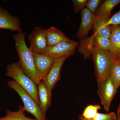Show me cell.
<instances>
[{"label": "cell", "instance_id": "obj_28", "mask_svg": "<svg viewBox=\"0 0 120 120\" xmlns=\"http://www.w3.org/2000/svg\"><path fill=\"white\" fill-rule=\"evenodd\" d=\"M117 57L118 61L120 63V54H118V55H117Z\"/></svg>", "mask_w": 120, "mask_h": 120}, {"label": "cell", "instance_id": "obj_27", "mask_svg": "<svg viewBox=\"0 0 120 120\" xmlns=\"http://www.w3.org/2000/svg\"><path fill=\"white\" fill-rule=\"evenodd\" d=\"M79 119L80 120H92V119H86V118H84V117H83L82 116H80L79 117Z\"/></svg>", "mask_w": 120, "mask_h": 120}, {"label": "cell", "instance_id": "obj_3", "mask_svg": "<svg viewBox=\"0 0 120 120\" xmlns=\"http://www.w3.org/2000/svg\"><path fill=\"white\" fill-rule=\"evenodd\" d=\"M92 56L98 83L104 82L109 76L113 54L98 47L92 49Z\"/></svg>", "mask_w": 120, "mask_h": 120}, {"label": "cell", "instance_id": "obj_19", "mask_svg": "<svg viewBox=\"0 0 120 120\" xmlns=\"http://www.w3.org/2000/svg\"><path fill=\"white\" fill-rule=\"evenodd\" d=\"M25 112L23 106L21 105L19 106V109L17 111L7 110L6 116L0 117V120H37L26 116L24 113Z\"/></svg>", "mask_w": 120, "mask_h": 120}, {"label": "cell", "instance_id": "obj_21", "mask_svg": "<svg viewBox=\"0 0 120 120\" xmlns=\"http://www.w3.org/2000/svg\"><path fill=\"white\" fill-rule=\"evenodd\" d=\"M100 109L98 105H89L86 107L82 116L86 119L93 120Z\"/></svg>", "mask_w": 120, "mask_h": 120}, {"label": "cell", "instance_id": "obj_4", "mask_svg": "<svg viewBox=\"0 0 120 120\" xmlns=\"http://www.w3.org/2000/svg\"><path fill=\"white\" fill-rule=\"evenodd\" d=\"M8 86L15 90L20 97L25 111L33 115L37 120H46L45 116L39 105L29 94L14 80H9Z\"/></svg>", "mask_w": 120, "mask_h": 120}, {"label": "cell", "instance_id": "obj_6", "mask_svg": "<svg viewBox=\"0 0 120 120\" xmlns=\"http://www.w3.org/2000/svg\"><path fill=\"white\" fill-rule=\"evenodd\" d=\"M79 45L78 42L74 41L71 42H61L52 47H47L41 54L54 60L63 57H68L75 54Z\"/></svg>", "mask_w": 120, "mask_h": 120}, {"label": "cell", "instance_id": "obj_5", "mask_svg": "<svg viewBox=\"0 0 120 120\" xmlns=\"http://www.w3.org/2000/svg\"><path fill=\"white\" fill-rule=\"evenodd\" d=\"M98 83V92L101 104L105 110L108 112L118 87L112 81L109 76L104 82Z\"/></svg>", "mask_w": 120, "mask_h": 120}, {"label": "cell", "instance_id": "obj_11", "mask_svg": "<svg viewBox=\"0 0 120 120\" xmlns=\"http://www.w3.org/2000/svg\"><path fill=\"white\" fill-rule=\"evenodd\" d=\"M95 15L86 7L81 11L82 21L77 36L80 39L85 38L93 27Z\"/></svg>", "mask_w": 120, "mask_h": 120}, {"label": "cell", "instance_id": "obj_23", "mask_svg": "<svg viewBox=\"0 0 120 120\" xmlns=\"http://www.w3.org/2000/svg\"><path fill=\"white\" fill-rule=\"evenodd\" d=\"M93 120H117V116L113 112L108 113H98L93 119Z\"/></svg>", "mask_w": 120, "mask_h": 120}, {"label": "cell", "instance_id": "obj_20", "mask_svg": "<svg viewBox=\"0 0 120 120\" xmlns=\"http://www.w3.org/2000/svg\"><path fill=\"white\" fill-rule=\"evenodd\" d=\"M94 34V47H98L103 50L111 52L112 46L110 39Z\"/></svg>", "mask_w": 120, "mask_h": 120}, {"label": "cell", "instance_id": "obj_22", "mask_svg": "<svg viewBox=\"0 0 120 120\" xmlns=\"http://www.w3.org/2000/svg\"><path fill=\"white\" fill-rule=\"evenodd\" d=\"M101 2L102 0H87L85 7L90 11L94 15Z\"/></svg>", "mask_w": 120, "mask_h": 120}, {"label": "cell", "instance_id": "obj_2", "mask_svg": "<svg viewBox=\"0 0 120 120\" xmlns=\"http://www.w3.org/2000/svg\"><path fill=\"white\" fill-rule=\"evenodd\" d=\"M5 75L11 77L24 89L39 105L38 86L24 72L19 61L9 64Z\"/></svg>", "mask_w": 120, "mask_h": 120}, {"label": "cell", "instance_id": "obj_17", "mask_svg": "<svg viewBox=\"0 0 120 120\" xmlns=\"http://www.w3.org/2000/svg\"><path fill=\"white\" fill-rule=\"evenodd\" d=\"M110 26L111 34L110 40L112 46L110 52L114 55L117 56L120 54V26Z\"/></svg>", "mask_w": 120, "mask_h": 120}, {"label": "cell", "instance_id": "obj_1", "mask_svg": "<svg viewBox=\"0 0 120 120\" xmlns=\"http://www.w3.org/2000/svg\"><path fill=\"white\" fill-rule=\"evenodd\" d=\"M26 34L18 32L12 35L15 40L16 49L19 58L20 66L24 72L37 85L41 82L35 65L33 55L26 43Z\"/></svg>", "mask_w": 120, "mask_h": 120}, {"label": "cell", "instance_id": "obj_14", "mask_svg": "<svg viewBox=\"0 0 120 120\" xmlns=\"http://www.w3.org/2000/svg\"><path fill=\"white\" fill-rule=\"evenodd\" d=\"M120 3V0H106L99 7L94 15L108 21L109 19L111 12L113 8Z\"/></svg>", "mask_w": 120, "mask_h": 120}, {"label": "cell", "instance_id": "obj_12", "mask_svg": "<svg viewBox=\"0 0 120 120\" xmlns=\"http://www.w3.org/2000/svg\"><path fill=\"white\" fill-rule=\"evenodd\" d=\"M39 107L43 114H46L51 105L52 90L46 86L43 81H41L37 85Z\"/></svg>", "mask_w": 120, "mask_h": 120}, {"label": "cell", "instance_id": "obj_18", "mask_svg": "<svg viewBox=\"0 0 120 120\" xmlns=\"http://www.w3.org/2000/svg\"><path fill=\"white\" fill-rule=\"evenodd\" d=\"M109 76L118 87L120 86V63L117 56L113 55Z\"/></svg>", "mask_w": 120, "mask_h": 120}, {"label": "cell", "instance_id": "obj_24", "mask_svg": "<svg viewBox=\"0 0 120 120\" xmlns=\"http://www.w3.org/2000/svg\"><path fill=\"white\" fill-rule=\"evenodd\" d=\"M86 0H72V2L73 5V9L75 12L77 13L79 11L83 9L86 5Z\"/></svg>", "mask_w": 120, "mask_h": 120}, {"label": "cell", "instance_id": "obj_8", "mask_svg": "<svg viewBox=\"0 0 120 120\" xmlns=\"http://www.w3.org/2000/svg\"><path fill=\"white\" fill-rule=\"evenodd\" d=\"M68 57H63L56 59L52 68L42 81L48 88L52 90L60 78L61 71L65 60Z\"/></svg>", "mask_w": 120, "mask_h": 120}, {"label": "cell", "instance_id": "obj_16", "mask_svg": "<svg viewBox=\"0 0 120 120\" xmlns=\"http://www.w3.org/2000/svg\"><path fill=\"white\" fill-rule=\"evenodd\" d=\"M107 21L95 15L93 27L94 34L100 36L110 38L111 30L110 26L106 25Z\"/></svg>", "mask_w": 120, "mask_h": 120}, {"label": "cell", "instance_id": "obj_25", "mask_svg": "<svg viewBox=\"0 0 120 120\" xmlns=\"http://www.w3.org/2000/svg\"><path fill=\"white\" fill-rule=\"evenodd\" d=\"M106 24L108 26L118 25L120 26V9L111 18H110Z\"/></svg>", "mask_w": 120, "mask_h": 120}, {"label": "cell", "instance_id": "obj_9", "mask_svg": "<svg viewBox=\"0 0 120 120\" xmlns=\"http://www.w3.org/2000/svg\"><path fill=\"white\" fill-rule=\"evenodd\" d=\"M32 53L39 79L42 81L52 68L55 60L43 54Z\"/></svg>", "mask_w": 120, "mask_h": 120}, {"label": "cell", "instance_id": "obj_13", "mask_svg": "<svg viewBox=\"0 0 120 120\" xmlns=\"http://www.w3.org/2000/svg\"><path fill=\"white\" fill-rule=\"evenodd\" d=\"M46 38L48 47H52L64 42H71L73 41L66 37L60 30L54 27L47 29Z\"/></svg>", "mask_w": 120, "mask_h": 120}, {"label": "cell", "instance_id": "obj_15", "mask_svg": "<svg viewBox=\"0 0 120 120\" xmlns=\"http://www.w3.org/2000/svg\"><path fill=\"white\" fill-rule=\"evenodd\" d=\"M95 34L87 38L83 39L80 41L79 45V51L80 53L83 56L85 59H89L92 55V51L94 47V39Z\"/></svg>", "mask_w": 120, "mask_h": 120}, {"label": "cell", "instance_id": "obj_7", "mask_svg": "<svg viewBox=\"0 0 120 120\" xmlns=\"http://www.w3.org/2000/svg\"><path fill=\"white\" fill-rule=\"evenodd\" d=\"M46 30L47 29L36 26L28 36L29 49L32 52L41 54L48 47Z\"/></svg>", "mask_w": 120, "mask_h": 120}, {"label": "cell", "instance_id": "obj_26", "mask_svg": "<svg viewBox=\"0 0 120 120\" xmlns=\"http://www.w3.org/2000/svg\"><path fill=\"white\" fill-rule=\"evenodd\" d=\"M116 116L117 120H120V104L118 107Z\"/></svg>", "mask_w": 120, "mask_h": 120}, {"label": "cell", "instance_id": "obj_10", "mask_svg": "<svg viewBox=\"0 0 120 120\" xmlns=\"http://www.w3.org/2000/svg\"><path fill=\"white\" fill-rule=\"evenodd\" d=\"M0 28L18 32L22 31L19 19L11 15L2 7H0Z\"/></svg>", "mask_w": 120, "mask_h": 120}]
</instances>
